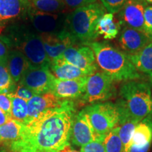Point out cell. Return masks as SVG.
Masks as SVG:
<instances>
[{
  "mask_svg": "<svg viewBox=\"0 0 152 152\" xmlns=\"http://www.w3.org/2000/svg\"><path fill=\"white\" fill-rule=\"evenodd\" d=\"M75 109L71 100L25 125L21 137L9 144L11 152H60L69 145Z\"/></svg>",
  "mask_w": 152,
  "mask_h": 152,
  "instance_id": "obj_1",
  "label": "cell"
},
{
  "mask_svg": "<svg viewBox=\"0 0 152 152\" xmlns=\"http://www.w3.org/2000/svg\"><path fill=\"white\" fill-rule=\"evenodd\" d=\"M120 120L130 119L140 123L152 115V91L145 82H125L120 87L119 98L116 103Z\"/></svg>",
  "mask_w": 152,
  "mask_h": 152,
  "instance_id": "obj_2",
  "label": "cell"
},
{
  "mask_svg": "<svg viewBox=\"0 0 152 152\" xmlns=\"http://www.w3.org/2000/svg\"><path fill=\"white\" fill-rule=\"evenodd\" d=\"M89 47L94 53L97 66L114 81L138 80L142 76L123 51L107 42H93Z\"/></svg>",
  "mask_w": 152,
  "mask_h": 152,
  "instance_id": "obj_3",
  "label": "cell"
},
{
  "mask_svg": "<svg viewBox=\"0 0 152 152\" xmlns=\"http://www.w3.org/2000/svg\"><path fill=\"white\" fill-rule=\"evenodd\" d=\"M106 9L101 3L95 2L79 7L66 17V29L77 42L89 45L98 37L96 28Z\"/></svg>",
  "mask_w": 152,
  "mask_h": 152,
  "instance_id": "obj_4",
  "label": "cell"
},
{
  "mask_svg": "<svg viewBox=\"0 0 152 152\" xmlns=\"http://www.w3.org/2000/svg\"><path fill=\"white\" fill-rule=\"evenodd\" d=\"M2 41L9 46H14L26 57L31 68H50L51 61L44 47L39 33L31 31L27 26H21L9 31Z\"/></svg>",
  "mask_w": 152,
  "mask_h": 152,
  "instance_id": "obj_5",
  "label": "cell"
},
{
  "mask_svg": "<svg viewBox=\"0 0 152 152\" xmlns=\"http://www.w3.org/2000/svg\"><path fill=\"white\" fill-rule=\"evenodd\" d=\"M99 137L104 138L118 125L120 112L116 104L111 102L92 104L83 109Z\"/></svg>",
  "mask_w": 152,
  "mask_h": 152,
  "instance_id": "obj_6",
  "label": "cell"
},
{
  "mask_svg": "<svg viewBox=\"0 0 152 152\" xmlns=\"http://www.w3.org/2000/svg\"><path fill=\"white\" fill-rule=\"evenodd\" d=\"M116 94L114 80L104 72H96L88 76L82 100L85 103L104 102Z\"/></svg>",
  "mask_w": 152,
  "mask_h": 152,
  "instance_id": "obj_7",
  "label": "cell"
},
{
  "mask_svg": "<svg viewBox=\"0 0 152 152\" xmlns=\"http://www.w3.org/2000/svg\"><path fill=\"white\" fill-rule=\"evenodd\" d=\"M30 21L39 34L58 33L66 28L67 15L42 12L31 7L28 12Z\"/></svg>",
  "mask_w": 152,
  "mask_h": 152,
  "instance_id": "obj_8",
  "label": "cell"
},
{
  "mask_svg": "<svg viewBox=\"0 0 152 152\" xmlns=\"http://www.w3.org/2000/svg\"><path fill=\"white\" fill-rule=\"evenodd\" d=\"M55 78L49 67H30L20 79L19 84L27 87L36 94H41L51 92Z\"/></svg>",
  "mask_w": 152,
  "mask_h": 152,
  "instance_id": "obj_9",
  "label": "cell"
},
{
  "mask_svg": "<svg viewBox=\"0 0 152 152\" xmlns=\"http://www.w3.org/2000/svg\"><path fill=\"white\" fill-rule=\"evenodd\" d=\"M63 58L83 71L87 76L96 73L98 68L93 50L88 46H73L66 49Z\"/></svg>",
  "mask_w": 152,
  "mask_h": 152,
  "instance_id": "obj_10",
  "label": "cell"
},
{
  "mask_svg": "<svg viewBox=\"0 0 152 152\" xmlns=\"http://www.w3.org/2000/svg\"><path fill=\"white\" fill-rule=\"evenodd\" d=\"M39 35L51 62L59 58L66 49L77 43L66 28L58 33L39 34Z\"/></svg>",
  "mask_w": 152,
  "mask_h": 152,
  "instance_id": "obj_11",
  "label": "cell"
},
{
  "mask_svg": "<svg viewBox=\"0 0 152 152\" xmlns=\"http://www.w3.org/2000/svg\"><path fill=\"white\" fill-rule=\"evenodd\" d=\"M93 129L83 110L75 114L72 123L70 141L75 146L83 147L96 140H102Z\"/></svg>",
  "mask_w": 152,
  "mask_h": 152,
  "instance_id": "obj_12",
  "label": "cell"
},
{
  "mask_svg": "<svg viewBox=\"0 0 152 152\" xmlns=\"http://www.w3.org/2000/svg\"><path fill=\"white\" fill-rule=\"evenodd\" d=\"M147 7L144 0H128L119 12L120 23L144 32V14Z\"/></svg>",
  "mask_w": 152,
  "mask_h": 152,
  "instance_id": "obj_13",
  "label": "cell"
},
{
  "mask_svg": "<svg viewBox=\"0 0 152 152\" xmlns=\"http://www.w3.org/2000/svg\"><path fill=\"white\" fill-rule=\"evenodd\" d=\"M87 77L75 80H60L55 78L51 92L62 100H70L83 96L86 87Z\"/></svg>",
  "mask_w": 152,
  "mask_h": 152,
  "instance_id": "obj_14",
  "label": "cell"
},
{
  "mask_svg": "<svg viewBox=\"0 0 152 152\" xmlns=\"http://www.w3.org/2000/svg\"><path fill=\"white\" fill-rule=\"evenodd\" d=\"M64 101L56 97L52 92L35 95L28 102L27 123L36 119L41 114L60 106Z\"/></svg>",
  "mask_w": 152,
  "mask_h": 152,
  "instance_id": "obj_15",
  "label": "cell"
},
{
  "mask_svg": "<svg viewBox=\"0 0 152 152\" xmlns=\"http://www.w3.org/2000/svg\"><path fill=\"white\" fill-rule=\"evenodd\" d=\"M151 41L144 32L130 27H123L118 44L122 51L130 54L141 50Z\"/></svg>",
  "mask_w": 152,
  "mask_h": 152,
  "instance_id": "obj_16",
  "label": "cell"
},
{
  "mask_svg": "<svg viewBox=\"0 0 152 152\" xmlns=\"http://www.w3.org/2000/svg\"><path fill=\"white\" fill-rule=\"evenodd\" d=\"M50 71L56 78L60 80H75L87 76L78 68L66 61L62 56L51 62Z\"/></svg>",
  "mask_w": 152,
  "mask_h": 152,
  "instance_id": "obj_17",
  "label": "cell"
},
{
  "mask_svg": "<svg viewBox=\"0 0 152 152\" xmlns=\"http://www.w3.org/2000/svg\"><path fill=\"white\" fill-rule=\"evenodd\" d=\"M30 7V0H0V21L28 14Z\"/></svg>",
  "mask_w": 152,
  "mask_h": 152,
  "instance_id": "obj_18",
  "label": "cell"
},
{
  "mask_svg": "<svg viewBox=\"0 0 152 152\" xmlns=\"http://www.w3.org/2000/svg\"><path fill=\"white\" fill-rule=\"evenodd\" d=\"M7 68L14 83H19L20 79L30 68V63L20 51H9L7 58Z\"/></svg>",
  "mask_w": 152,
  "mask_h": 152,
  "instance_id": "obj_19",
  "label": "cell"
},
{
  "mask_svg": "<svg viewBox=\"0 0 152 152\" xmlns=\"http://www.w3.org/2000/svg\"><path fill=\"white\" fill-rule=\"evenodd\" d=\"M152 141V115L145 118L136 125L132 144L138 147H150Z\"/></svg>",
  "mask_w": 152,
  "mask_h": 152,
  "instance_id": "obj_20",
  "label": "cell"
},
{
  "mask_svg": "<svg viewBox=\"0 0 152 152\" xmlns=\"http://www.w3.org/2000/svg\"><path fill=\"white\" fill-rule=\"evenodd\" d=\"M128 56L138 71L149 75L152 73V40L141 50Z\"/></svg>",
  "mask_w": 152,
  "mask_h": 152,
  "instance_id": "obj_21",
  "label": "cell"
},
{
  "mask_svg": "<svg viewBox=\"0 0 152 152\" xmlns=\"http://www.w3.org/2000/svg\"><path fill=\"white\" fill-rule=\"evenodd\" d=\"M121 26L120 22L115 20L114 14L106 13L99 20L96 32L98 36H102L106 40H111L118 35Z\"/></svg>",
  "mask_w": 152,
  "mask_h": 152,
  "instance_id": "obj_22",
  "label": "cell"
},
{
  "mask_svg": "<svg viewBox=\"0 0 152 152\" xmlns=\"http://www.w3.org/2000/svg\"><path fill=\"white\" fill-rule=\"evenodd\" d=\"M25 125L14 119L0 126V142L9 145L20 137L24 130Z\"/></svg>",
  "mask_w": 152,
  "mask_h": 152,
  "instance_id": "obj_23",
  "label": "cell"
},
{
  "mask_svg": "<svg viewBox=\"0 0 152 152\" xmlns=\"http://www.w3.org/2000/svg\"><path fill=\"white\" fill-rule=\"evenodd\" d=\"M138 123L130 119H123L119 121L118 127L120 138L123 144V152H129L132 144L133 132Z\"/></svg>",
  "mask_w": 152,
  "mask_h": 152,
  "instance_id": "obj_24",
  "label": "cell"
},
{
  "mask_svg": "<svg viewBox=\"0 0 152 152\" xmlns=\"http://www.w3.org/2000/svg\"><path fill=\"white\" fill-rule=\"evenodd\" d=\"M12 100L11 118L18 122L26 125L28 121V102L17 96L11 93L9 94Z\"/></svg>",
  "mask_w": 152,
  "mask_h": 152,
  "instance_id": "obj_25",
  "label": "cell"
},
{
  "mask_svg": "<svg viewBox=\"0 0 152 152\" xmlns=\"http://www.w3.org/2000/svg\"><path fill=\"white\" fill-rule=\"evenodd\" d=\"M34 8L42 12L58 14L66 8L64 0H30Z\"/></svg>",
  "mask_w": 152,
  "mask_h": 152,
  "instance_id": "obj_26",
  "label": "cell"
},
{
  "mask_svg": "<svg viewBox=\"0 0 152 152\" xmlns=\"http://www.w3.org/2000/svg\"><path fill=\"white\" fill-rule=\"evenodd\" d=\"M106 152H123V144L120 138L118 125L111 130L104 139Z\"/></svg>",
  "mask_w": 152,
  "mask_h": 152,
  "instance_id": "obj_27",
  "label": "cell"
},
{
  "mask_svg": "<svg viewBox=\"0 0 152 152\" xmlns=\"http://www.w3.org/2000/svg\"><path fill=\"white\" fill-rule=\"evenodd\" d=\"M15 83L9 73L7 63L0 62V93L10 94L14 92Z\"/></svg>",
  "mask_w": 152,
  "mask_h": 152,
  "instance_id": "obj_28",
  "label": "cell"
},
{
  "mask_svg": "<svg viewBox=\"0 0 152 152\" xmlns=\"http://www.w3.org/2000/svg\"><path fill=\"white\" fill-rule=\"evenodd\" d=\"M100 1L108 13L115 14L120 12L128 0H100Z\"/></svg>",
  "mask_w": 152,
  "mask_h": 152,
  "instance_id": "obj_29",
  "label": "cell"
},
{
  "mask_svg": "<svg viewBox=\"0 0 152 152\" xmlns=\"http://www.w3.org/2000/svg\"><path fill=\"white\" fill-rule=\"evenodd\" d=\"M144 33L152 40V6H147L144 14Z\"/></svg>",
  "mask_w": 152,
  "mask_h": 152,
  "instance_id": "obj_30",
  "label": "cell"
},
{
  "mask_svg": "<svg viewBox=\"0 0 152 152\" xmlns=\"http://www.w3.org/2000/svg\"><path fill=\"white\" fill-rule=\"evenodd\" d=\"M80 152H106L104 145V139L96 140L83 146L81 147Z\"/></svg>",
  "mask_w": 152,
  "mask_h": 152,
  "instance_id": "obj_31",
  "label": "cell"
},
{
  "mask_svg": "<svg viewBox=\"0 0 152 152\" xmlns=\"http://www.w3.org/2000/svg\"><path fill=\"white\" fill-rule=\"evenodd\" d=\"M12 94H14V96L19 97L27 101L28 102L30 99L33 98L36 94H35L33 92H32L31 90L27 88V87H24L23 85L19 84L16 89L14 90V92L11 93Z\"/></svg>",
  "mask_w": 152,
  "mask_h": 152,
  "instance_id": "obj_32",
  "label": "cell"
},
{
  "mask_svg": "<svg viewBox=\"0 0 152 152\" xmlns=\"http://www.w3.org/2000/svg\"><path fill=\"white\" fill-rule=\"evenodd\" d=\"M12 100L9 94L0 93V109L11 116Z\"/></svg>",
  "mask_w": 152,
  "mask_h": 152,
  "instance_id": "obj_33",
  "label": "cell"
},
{
  "mask_svg": "<svg viewBox=\"0 0 152 152\" xmlns=\"http://www.w3.org/2000/svg\"><path fill=\"white\" fill-rule=\"evenodd\" d=\"M66 7L75 9L79 7L96 2V0H64Z\"/></svg>",
  "mask_w": 152,
  "mask_h": 152,
  "instance_id": "obj_34",
  "label": "cell"
},
{
  "mask_svg": "<svg viewBox=\"0 0 152 152\" xmlns=\"http://www.w3.org/2000/svg\"><path fill=\"white\" fill-rule=\"evenodd\" d=\"M9 52V51L7 44L4 41L0 40V62L7 63Z\"/></svg>",
  "mask_w": 152,
  "mask_h": 152,
  "instance_id": "obj_35",
  "label": "cell"
},
{
  "mask_svg": "<svg viewBox=\"0 0 152 152\" xmlns=\"http://www.w3.org/2000/svg\"><path fill=\"white\" fill-rule=\"evenodd\" d=\"M11 119H12L11 116L0 109V126L7 123Z\"/></svg>",
  "mask_w": 152,
  "mask_h": 152,
  "instance_id": "obj_36",
  "label": "cell"
},
{
  "mask_svg": "<svg viewBox=\"0 0 152 152\" xmlns=\"http://www.w3.org/2000/svg\"><path fill=\"white\" fill-rule=\"evenodd\" d=\"M150 147H138L134 145H131L129 152H148Z\"/></svg>",
  "mask_w": 152,
  "mask_h": 152,
  "instance_id": "obj_37",
  "label": "cell"
},
{
  "mask_svg": "<svg viewBox=\"0 0 152 152\" xmlns=\"http://www.w3.org/2000/svg\"><path fill=\"white\" fill-rule=\"evenodd\" d=\"M60 152H80V151H77V150L74 149L69 144V145L66 146V147L64 148V149L61 150Z\"/></svg>",
  "mask_w": 152,
  "mask_h": 152,
  "instance_id": "obj_38",
  "label": "cell"
},
{
  "mask_svg": "<svg viewBox=\"0 0 152 152\" xmlns=\"http://www.w3.org/2000/svg\"><path fill=\"white\" fill-rule=\"evenodd\" d=\"M145 2L147 4H152V0H144Z\"/></svg>",
  "mask_w": 152,
  "mask_h": 152,
  "instance_id": "obj_39",
  "label": "cell"
},
{
  "mask_svg": "<svg viewBox=\"0 0 152 152\" xmlns=\"http://www.w3.org/2000/svg\"><path fill=\"white\" fill-rule=\"evenodd\" d=\"M149 80H150V83H151V84L152 85V73L149 74Z\"/></svg>",
  "mask_w": 152,
  "mask_h": 152,
  "instance_id": "obj_40",
  "label": "cell"
},
{
  "mask_svg": "<svg viewBox=\"0 0 152 152\" xmlns=\"http://www.w3.org/2000/svg\"><path fill=\"white\" fill-rule=\"evenodd\" d=\"M0 152H7V151H3V150H1V151H0Z\"/></svg>",
  "mask_w": 152,
  "mask_h": 152,
  "instance_id": "obj_41",
  "label": "cell"
}]
</instances>
